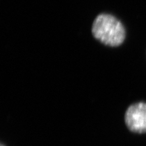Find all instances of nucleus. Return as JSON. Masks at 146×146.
Here are the masks:
<instances>
[{
  "label": "nucleus",
  "instance_id": "obj_1",
  "mask_svg": "<svg viewBox=\"0 0 146 146\" xmlns=\"http://www.w3.org/2000/svg\"><path fill=\"white\" fill-rule=\"evenodd\" d=\"M92 33L98 41L110 47L119 46L125 38L123 24L108 14H100L97 16L92 25Z\"/></svg>",
  "mask_w": 146,
  "mask_h": 146
},
{
  "label": "nucleus",
  "instance_id": "obj_2",
  "mask_svg": "<svg viewBox=\"0 0 146 146\" xmlns=\"http://www.w3.org/2000/svg\"><path fill=\"white\" fill-rule=\"evenodd\" d=\"M125 123L129 130L137 133L146 132V103L138 102L128 108L125 115Z\"/></svg>",
  "mask_w": 146,
  "mask_h": 146
},
{
  "label": "nucleus",
  "instance_id": "obj_3",
  "mask_svg": "<svg viewBox=\"0 0 146 146\" xmlns=\"http://www.w3.org/2000/svg\"><path fill=\"white\" fill-rule=\"evenodd\" d=\"M1 146H4V145H3V144H1Z\"/></svg>",
  "mask_w": 146,
  "mask_h": 146
}]
</instances>
